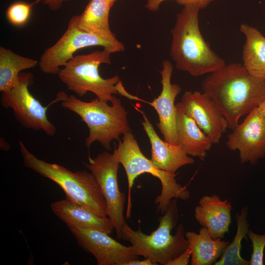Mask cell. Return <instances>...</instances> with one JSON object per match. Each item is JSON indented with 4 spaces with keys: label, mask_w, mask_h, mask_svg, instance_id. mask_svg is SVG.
Listing matches in <instances>:
<instances>
[{
    "label": "cell",
    "mask_w": 265,
    "mask_h": 265,
    "mask_svg": "<svg viewBox=\"0 0 265 265\" xmlns=\"http://www.w3.org/2000/svg\"><path fill=\"white\" fill-rule=\"evenodd\" d=\"M161 75L162 89L159 95L149 104L157 111L159 123L157 126L163 136L164 140L172 144L178 145L176 129V106L175 99L182 88L177 83L171 82L173 71L172 63L167 60L162 62Z\"/></svg>",
    "instance_id": "14"
},
{
    "label": "cell",
    "mask_w": 265,
    "mask_h": 265,
    "mask_svg": "<svg viewBox=\"0 0 265 265\" xmlns=\"http://www.w3.org/2000/svg\"><path fill=\"white\" fill-rule=\"evenodd\" d=\"M70 0H44L45 4L51 10L55 11L59 9L64 2Z\"/></svg>",
    "instance_id": "28"
},
{
    "label": "cell",
    "mask_w": 265,
    "mask_h": 265,
    "mask_svg": "<svg viewBox=\"0 0 265 265\" xmlns=\"http://www.w3.org/2000/svg\"><path fill=\"white\" fill-rule=\"evenodd\" d=\"M111 7L113 5L114 2L117 0H105Z\"/></svg>",
    "instance_id": "31"
},
{
    "label": "cell",
    "mask_w": 265,
    "mask_h": 265,
    "mask_svg": "<svg viewBox=\"0 0 265 265\" xmlns=\"http://www.w3.org/2000/svg\"><path fill=\"white\" fill-rule=\"evenodd\" d=\"M239 30L245 37L242 64L252 76L265 79V36L257 28L245 23L240 25Z\"/></svg>",
    "instance_id": "19"
},
{
    "label": "cell",
    "mask_w": 265,
    "mask_h": 265,
    "mask_svg": "<svg viewBox=\"0 0 265 265\" xmlns=\"http://www.w3.org/2000/svg\"><path fill=\"white\" fill-rule=\"evenodd\" d=\"M78 19V15L72 17L64 34L41 55L38 64L44 73L58 75L60 67L74 56L76 52L84 48L101 46L111 53L125 50L124 45L117 38L106 39L80 29Z\"/></svg>",
    "instance_id": "8"
},
{
    "label": "cell",
    "mask_w": 265,
    "mask_h": 265,
    "mask_svg": "<svg viewBox=\"0 0 265 265\" xmlns=\"http://www.w3.org/2000/svg\"><path fill=\"white\" fill-rule=\"evenodd\" d=\"M200 10L195 5L183 6L171 30L170 55L176 67L194 77L209 74L226 65L201 34Z\"/></svg>",
    "instance_id": "2"
},
{
    "label": "cell",
    "mask_w": 265,
    "mask_h": 265,
    "mask_svg": "<svg viewBox=\"0 0 265 265\" xmlns=\"http://www.w3.org/2000/svg\"><path fill=\"white\" fill-rule=\"evenodd\" d=\"M176 106V129L178 144L186 154L203 160L212 144L211 139L188 116L177 103Z\"/></svg>",
    "instance_id": "18"
},
{
    "label": "cell",
    "mask_w": 265,
    "mask_h": 265,
    "mask_svg": "<svg viewBox=\"0 0 265 265\" xmlns=\"http://www.w3.org/2000/svg\"><path fill=\"white\" fill-rule=\"evenodd\" d=\"M38 0L32 3L24 1H16L9 6L6 11V17L12 25L15 26L24 25L29 19L31 8L38 1Z\"/></svg>",
    "instance_id": "24"
},
{
    "label": "cell",
    "mask_w": 265,
    "mask_h": 265,
    "mask_svg": "<svg viewBox=\"0 0 265 265\" xmlns=\"http://www.w3.org/2000/svg\"><path fill=\"white\" fill-rule=\"evenodd\" d=\"M110 54L103 49L75 55L60 69L59 78L68 89L79 97L91 92L98 98L107 102H111L115 97L113 95L117 94L135 99L125 90L117 75L106 79L100 75L99 66L104 63L110 64Z\"/></svg>",
    "instance_id": "6"
},
{
    "label": "cell",
    "mask_w": 265,
    "mask_h": 265,
    "mask_svg": "<svg viewBox=\"0 0 265 265\" xmlns=\"http://www.w3.org/2000/svg\"><path fill=\"white\" fill-rule=\"evenodd\" d=\"M97 179L106 200L107 216L112 221L119 238L123 225L126 222L123 212L126 201L118 183L117 174L120 163L115 153L104 151L95 158L88 157L84 163Z\"/></svg>",
    "instance_id": "10"
},
{
    "label": "cell",
    "mask_w": 265,
    "mask_h": 265,
    "mask_svg": "<svg viewBox=\"0 0 265 265\" xmlns=\"http://www.w3.org/2000/svg\"><path fill=\"white\" fill-rule=\"evenodd\" d=\"M179 217L177 199L174 198L159 217L158 227L151 234H145L140 228L134 230L126 222L122 227L119 238L130 242L137 256L150 259L155 265L158 263L168 265L189 245L182 224L178 225L174 235L171 234Z\"/></svg>",
    "instance_id": "3"
},
{
    "label": "cell",
    "mask_w": 265,
    "mask_h": 265,
    "mask_svg": "<svg viewBox=\"0 0 265 265\" xmlns=\"http://www.w3.org/2000/svg\"><path fill=\"white\" fill-rule=\"evenodd\" d=\"M169 0H146L145 7L149 11L156 12L158 11L160 4L164 1ZM179 4L183 6L188 5H195L200 9L208 6L215 0H173Z\"/></svg>",
    "instance_id": "26"
},
{
    "label": "cell",
    "mask_w": 265,
    "mask_h": 265,
    "mask_svg": "<svg viewBox=\"0 0 265 265\" xmlns=\"http://www.w3.org/2000/svg\"><path fill=\"white\" fill-rule=\"evenodd\" d=\"M191 257V251L188 247L186 250L170 261L168 265H187Z\"/></svg>",
    "instance_id": "27"
},
{
    "label": "cell",
    "mask_w": 265,
    "mask_h": 265,
    "mask_svg": "<svg viewBox=\"0 0 265 265\" xmlns=\"http://www.w3.org/2000/svg\"><path fill=\"white\" fill-rule=\"evenodd\" d=\"M118 160L124 167L128 180L129 204L126 216H130V193L134 180L143 173H149L157 178L161 183L160 194L155 199L158 204L157 211L163 214L172 199L186 200L190 197V192L185 186L178 183L175 179L177 174H173L158 168L141 152L132 132L123 135L122 140H119L117 148H115Z\"/></svg>",
    "instance_id": "7"
},
{
    "label": "cell",
    "mask_w": 265,
    "mask_h": 265,
    "mask_svg": "<svg viewBox=\"0 0 265 265\" xmlns=\"http://www.w3.org/2000/svg\"><path fill=\"white\" fill-rule=\"evenodd\" d=\"M201 88L216 104L232 130L265 99V79L252 76L238 63L226 64L208 74Z\"/></svg>",
    "instance_id": "1"
},
{
    "label": "cell",
    "mask_w": 265,
    "mask_h": 265,
    "mask_svg": "<svg viewBox=\"0 0 265 265\" xmlns=\"http://www.w3.org/2000/svg\"><path fill=\"white\" fill-rule=\"evenodd\" d=\"M56 98L61 101L62 106L78 115L87 125L89 134L85 144L87 148L97 141L109 151L112 141L119 139L121 134L132 132L127 119L128 112L121 100L116 97L111 105L98 98L90 102L83 101L63 92L59 93Z\"/></svg>",
    "instance_id": "4"
},
{
    "label": "cell",
    "mask_w": 265,
    "mask_h": 265,
    "mask_svg": "<svg viewBox=\"0 0 265 265\" xmlns=\"http://www.w3.org/2000/svg\"><path fill=\"white\" fill-rule=\"evenodd\" d=\"M258 107L260 109L265 121V99L259 104Z\"/></svg>",
    "instance_id": "30"
},
{
    "label": "cell",
    "mask_w": 265,
    "mask_h": 265,
    "mask_svg": "<svg viewBox=\"0 0 265 265\" xmlns=\"http://www.w3.org/2000/svg\"><path fill=\"white\" fill-rule=\"evenodd\" d=\"M19 144L25 166L55 183L63 190L67 199L99 216H107L106 200L91 172H73L58 164L46 162L29 151L22 141Z\"/></svg>",
    "instance_id": "5"
},
{
    "label": "cell",
    "mask_w": 265,
    "mask_h": 265,
    "mask_svg": "<svg viewBox=\"0 0 265 265\" xmlns=\"http://www.w3.org/2000/svg\"><path fill=\"white\" fill-rule=\"evenodd\" d=\"M69 229L81 247L95 257L98 265H126L138 259L132 246L121 244L106 233L75 227Z\"/></svg>",
    "instance_id": "12"
},
{
    "label": "cell",
    "mask_w": 265,
    "mask_h": 265,
    "mask_svg": "<svg viewBox=\"0 0 265 265\" xmlns=\"http://www.w3.org/2000/svg\"><path fill=\"white\" fill-rule=\"evenodd\" d=\"M137 110L142 116V125L151 144V160L158 168L175 174L180 167L194 163V159L186 154L181 145L172 144L162 140L144 111Z\"/></svg>",
    "instance_id": "15"
},
{
    "label": "cell",
    "mask_w": 265,
    "mask_h": 265,
    "mask_svg": "<svg viewBox=\"0 0 265 265\" xmlns=\"http://www.w3.org/2000/svg\"><path fill=\"white\" fill-rule=\"evenodd\" d=\"M226 145L238 151L242 163L255 164L265 157V121L258 107L228 134Z\"/></svg>",
    "instance_id": "11"
},
{
    "label": "cell",
    "mask_w": 265,
    "mask_h": 265,
    "mask_svg": "<svg viewBox=\"0 0 265 265\" xmlns=\"http://www.w3.org/2000/svg\"><path fill=\"white\" fill-rule=\"evenodd\" d=\"M209 136L213 144H217L228 128L226 120L214 102L205 93L186 91L178 103Z\"/></svg>",
    "instance_id": "13"
},
{
    "label": "cell",
    "mask_w": 265,
    "mask_h": 265,
    "mask_svg": "<svg viewBox=\"0 0 265 265\" xmlns=\"http://www.w3.org/2000/svg\"><path fill=\"white\" fill-rule=\"evenodd\" d=\"M39 62L21 56L3 47H0V91L11 88L23 70L36 66Z\"/></svg>",
    "instance_id": "22"
},
{
    "label": "cell",
    "mask_w": 265,
    "mask_h": 265,
    "mask_svg": "<svg viewBox=\"0 0 265 265\" xmlns=\"http://www.w3.org/2000/svg\"><path fill=\"white\" fill-rule=\"evenodd\" d=\"M185 235L191 251L192 265L214 264L230 243L220 239L213 238L208 229L205 227L199 230L198 234L187 231Z\"/></svg>",
    "instance_id": "20"
},
{
    "label": "cell",
    "mask_w": 265,
    "mask_h": 265,
    "mask_svg": "<svg viewBox=\"0 0 265 265\" xmlns=\"http://www.w3.org/2000/svg\"><path fill=\"white\" fill-rule=\"evenodd\" d=\"M126 265H155L149 258H145L143 260L135 259L129 262Z\"/></svg>",
    "instance_id": "29"
},
{
    "label": "cell",
    "mask_w": 265,
    "mask_h": 265,
    "mask_svg": "<svg viewBox=\"0 0 265 265\" xmlns=\"http://www.w3.org/2000/svg\"><path fill=\"white\" fill-rule=\"evenodd\" d=\"M111 7L105 0H90L83 12L78 15V27L83 31L104 38L116 39L109 24Z\"/></svg>",
    "instance_id": "21"
},
{
    "label": "cell",
    "mask_w": 265,
    "mask_h": 265,
    "mask_svg": "<svg viewBox=\"0 0 265 265\" xmlns=\"http://www.w3.org/2000/svg\"><path fill=\"white\" fill-rule=\"evenodd\" d=\"M53 213L70 228L100 231L110 235L114 229L108 216L97 215L84 207L65 199L52 203Z\"/></svg>",
    "instance_id": "17"
},
{
    "label": "cell",
    "mask_w": 265,
    "mask_h": 265,
    "mask_svg": "<svg viewBox=\"0 0 265 265\" xmlns=\"http://www.w3.org/2000/svg\"><path fill=\"white\" fill-rule=\"evenodd\" d=\"M247 235L252 244V253L249 261V265H263L265 233L263 235L257 234L249 230Z\"/></svg>",
    "instance_id": "25"
},
{
    "label": "cell",
    "mask_w": 265,
    "mask_h": 265,
    "mask_svg": "<svg viewBox=\"0 0 265 265\" xmlns=\"http://www.w3.org/2000/svg\"><path fill=\"white\" fill-rule=\"evenodd\" d=\"M33 83L31 73H21L15 83L9 90L2 92L0 104L5 108H11L17 119L25 127L42 130L53 136L56 132L55 126L48 118V106H44L29 92Z\"/></svg>",
    "instance_id": "9"
},
{
    "label": "cell",
    "mask_w": 265,
    "mask_h": 265,
    "mask_svg": "<svg viewBox=\"0 0 265 265\" xmlns=\"http://www.w3.org/2000/svg\"><path fill=\"white\" fill-rule=\"evenodd\" d=\"M230 202L221 200L216 194L205 195L195 208L194 217L198 223L209 230L214 239L224 238L231 222Z\"/></svg>",
    "instance_id": "16"
},
{
    "label": "cell",
    "mask_w": 265,
    "mask_h": 265,
    "mask_svg": "<svg viewBox=\"0 0 265 265\" xmlns=\"http://www.w3.org/2000/svg\"><path fill=\"white\" fill-rule=\"evenodd\" d=\"M248 208H242L240 213L236 216L237 230L231 243L226 247L220 259L215 265H249V261L243 259L240 255L241 242L249 231L247 219Z\"/></svg>",
    "instance_id": "23"
}]
</instances>
